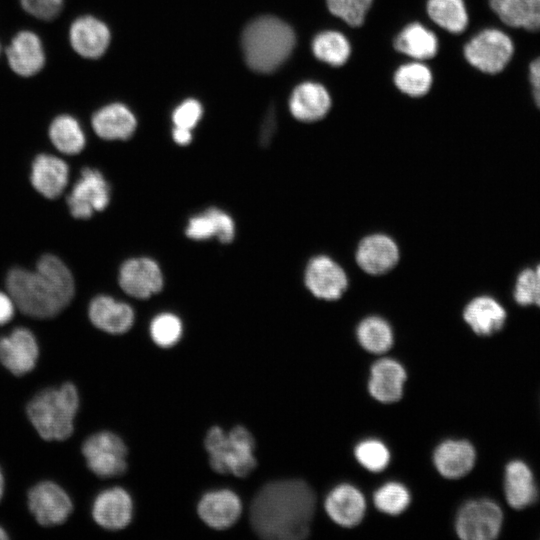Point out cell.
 Listing matches in <instances>:
<instances>
[{"label":"cell","mask_w":540,"mask_h":540,"mask_svg":"<svg viewBox=\"0 0 540 540\" xmlns=\"http://www.w3.org/2000/svg\"><path fill=\"white\" fill-rule=\"evenodd\" d=\"M174 141L179 145H187L192 140L191 130L175 127L172 132Z\"/></svg>","instance_id":"46"},{"label":"cell","mask_w":540,"mask_h":540,"mask_svg":"<svg viewBox=\"0 0 540 540\" xmlns=\"http://www.w3.org/2000/svg\"><path fill=\"white\" fill-rule=\"evenodd\" d=\"M399 259V250L388 236L376 234L364 238L358 246L356 260L369 274L379 275L392 269Z\"/></svg>","instance_id":"24"},{"label":"cell","mask_w":540,"mask_h":540,"mask_svg":"<svg viewBox=\"0 0 540 540\" xmlns=\"http://www.w3.org/2000/svg\"><path fill=\"white\" fill-rule=\"evenodd\" d=\"M357 339L367 351L382 354L393 344V333L390 325L377 316L367 317L357 327Z\"/></svg>","instance_id":"33"},{"label":"cell","mask_w":540,"mask_h":540,"mask_svg":"<svg viewBox=\"0 0 540 540\" xmlns=\"http://www.w3.org/2000/svg\"><path fill=\"white\" fill-rule=\"evenodd\" d=\"M41 357V344L35 332L26 326H15L0 335V367L15 378L35 371Z\"/></svg>","instance_id":"8"},{"label":"cell","mask_w":540,"mask_h":540,"mask_svg":"<svg viewBox=\"0 0 540 540\" xmlns=\"http://www.w3.org/2000/svg\"><path fill=\"white\" fill-rule=\"evenodd\" d=\"M394 82L403 93L418 97L426 94L432 84L429 68L421 63H409L398 68Z\"/></svg>","instance_id":"35"},{"label":"cell","mask_w":540,"mask_h":540,"mask_svg":"<svg viewBox=\"0 0 540 540\" xmlns=\"http://www.w3.org/2000/svg\"><path fill=\"white\" fill-rule=\"evenodd\" d=\"M81 396L72 381L44 386L25 403L26 418L44 442H66L75 433Z\"/></svg>","instance_id":"2"},{"label":"cell","mask_w":540,"mask_h":540,"mask_svg":"<svg viewBox=\"0 0 540 540\" xmlns=\"http://www.w3.org/2000/svg\"><path fill=\"white\" fill-rule=\"evenodd\" d=\"M295 46L293 29L274 16L250 22L242 34V49L248 66L269 73L282 65Z\"/></svg>","instance_id":"4"},{"label":"cell","mask_w":540,"mask_h":540,"mask_svg":"<svg viewBox=\"0 0 540 540\" xmlns=\"http://www.w3.org/2000/svg\"><path fill=\"white\" fill-rule=\"evenodd\" d=\"M324 508L336 524L343 527H353L363 519L366 502L363 494L357 488L349 484H341L328 494Z\"/></svg>","instance_id":"21"},{"label":"cell","mask_w":540,"mask_h":540,"mask_svg":"<svg viewBox=\"0 0 540 540\" xmlns=\"http://www.w3.org/2000/svg\"><path fill=\"white\" fill-rule=\"evenodd\" d=\"M529 81L534 102L540 109V57L534 59L529 65Z\"/></svg>","instance_id":"45"},{"label":"cell","mask_w":540,"mask_h":540,"mask_svg":"<svg viewBox=\"0 0 540 540\" xmlns=\"http://www.w3.org/2000/svg\"><path fill=\"white\" fill-rule=\"evenodd\" d=\"M26 507L33 521L44 530L65 525L75 510L70 492L49 478L41 479L27 489Z\"/></svg>","instance_id":"6"},{"label":"cell","mask_w":540,"mask_h":540,"mask_svg":"<svg viewBox=\"0 0 540 540\" xmlns=\"http://www.w3.org/2000/svg\"><path fill=\"white\" fill-rule=\"evenodd\" d=\"M476 452L466 440H446L439 444L433 454L437 471L445 478L458 479L473 468Z\"/></svg>","instance_id":"23"},{"label":"cell","mask_w":540,"mask_h":540,"mask_svg":"<svg viewBox=\"0 0 540 540\" xmlns=\"http://www.w3.org/2000/svg\"><path fill=\"white\" fill-rule=\"evenodd\" d=\"M314 55L332 66L343 65L350 55V44L346 37L336 31L319 33L312 42Z\"/></svg>","instance_id":"34"},{"label":"cell","mask_w":540,"mask_h":540,"mask_svg":"<svg viewBox=\"0 0 540 540\" xmlns=\"http://www.w3.org/2000/svg\"><path fill=\"white\" fill-rule=\"evenodd\" d=\"M197 511L206 525L223 530L234 525L239 519L242 504L240 498L233 491L215 490L202 496Z\"/></svg>","instance_id":"18"},{"label":"cell","mask_w":540,"mask_h":540,"mask_svg":"<svg viewBox=\"0 0 540 540\" xmlns=\"http://www.w3.org/2000/svg\"><path fill=\"white\" fill-rule=\"evenodd\" d=\"M70 168L61 157L40 153L31 163L29 180L33 189L48 200L59 198L68 186Z\"/></svg>","instance_id":"13"},{"label":"cell","mask_w":540,"mask_h":540,"mask_svg":"<svg viewBox=\"0 0 540 540\" xmlns=\"http://www.w3.org/2000/svg\"><path fill=\"white\" fill-rule=\"evenodd\" d=\"M514 53L511 38L496 28H487L477 33L464 48L466 60L476 69L496 74L510 62Z\"/></svg>","instance_id":"9"},{"label":"cell","mask_w":540,"mask_h":540,"mask_svg":"<svg viewBox=\"0 0 540 540\" xmlns=\"http://www.w3.org/2000/svg\"><path fill=\"white\" fill-rule=\"evenodd\" d=\"M354 455L360 465L372 472L384 470L390 461L388 448L377 439H366L358 443Z\"/></svg>","instance_id":"38"},{"label":"cell","mask_w":540,"mask_h":540,"mask_svg":"<svg viewBox=\"0 0 540 540\" xmlns=\"http://www.w3.org/2000/svg\"><path fill=\"white\" fill-rule=\"evenodd\" d=\"M373 501L378 510L389 515H399L410 503L408 489L397 482L382 485L374 493Z\"/></svg>","instance_id":"37"},{"label":"cell","mask_w":540,"mask_h":540,"mask_svg":"<svg viewBox=\"0 0 540 540\" xmlns=\"http://www.w3.org/2000/svg\"><path fill=\"white\" fill-rule=\"evenodd\" d=\"M65 0H19L22 9L41 21L55 20L63 11Z\"/></svg>","instance_id":"41"},{"label":"cell","mask_w":540,"mask_h":540,"mask_svg":"<svg viewBox=\"0 0 540 540\" xmlns=\"http://www.w3.org/2000/svg\"><path fill=\"white\" fill-rule=\"evenodd\" d=\"M88 318L98 330L119 335L127 332L134 323L132 308L107 295L94 297L88 305Z\"/></svg>","instance_id":"19"},{"label":"cell","mask_w":540,"mask_h":540,"mask_svg":"<svg viewBox=\"0 0 540 540\" xmlns=\"http://www.w3.org/2000/svg\"><path fill=\"white\" fill-rule=\"evenodd\" d=\"M0 54H1V44H0Z\"/></svg>","instance_id":"50"},{"label":"cell","mask_w":540,"mask_h":540,"mask_svg":"<svg viewBox=\"0 0 540 540\" xmlns=\"http://www.w3.org/2000/svg\"><path fill=\"white\" fill-rule=\"evenodd\" d=\"M182 332L181 320L171 313L157 315L150 324L152 340L163 348L174 346L180 340Z\"/></svg>","instance_id":"39"},{"label":"cell","mask_w":540,"mask_h":540,"mask_svg":"<svg viewBox=\"0 0 540 540\" xmlns=\"http://www.w3.org/2000/svg\"><path fill=\"white\" fill-rule=\"evenodd\" d=\"M532 304L540 307V265L534 269L533 287H532Z\"/></svg>","instance_id":"47"},{"label":"cell","mask_w":540,"mask_h":540,"mask_svg":"<svg viewBox=\"0 0 540 540\" xmlns=\"http://www.w3.org/2000/svg\"><path fill=\"white\" fill-rule=\"evenodd\" d=\"M185 234L193 240L217 237L222 243H230L235 235V226L227 213L217 208H209L189 220Z\"/></svg>","instance_id":"28"},{"label":"cell","mask_w":540,"mask_h":540,"mask_svg":"<svg viewBox=\"0 0 540 540\" xmlns=\"http://www.w3.org/2000/svg\"><path fill=\"white\" fill-rule=\"evenodd\" d=\"M204 444L209 464L217 473L246 477L257 465L255 439L243 426H235L229 432L214 426L207 432Z\"/></svg>","instance_id":"5"},{"label":"cell","mask_w":540,"mask_h":540,"mask_svg":"<svg viewBox=\"0 0 540 540\" xmlns=\"http://www.w3.org/2000/svg\"><path fill=\"white\" fill-rule=\"evenodd\" d=\"M9 539H11L9 532L2 524H0V540H9Z\"/></svg>","instance_id":"49"},{"label":"cell","mask_w":540,"mask_h":540,"mask_svg":"<svg viewBox=\"0 0 540 540\" xmlns=\"http://www.w3.org/2000/svg\"><path fill=\"white\" fill-rule=\"evenodd\" d=\"M9 69L21 78L39 74L46 65V51L41 37L23 29L15 33L4 50Z\"/></svg>","instance_id":"12"},{"label":"cell","mask_w":540,"mask_h":540,"mask_svg":"<svg viewBox=\"0 0 540 540\" xmlns=\"http://www.w3.org/2000/svg\"><path fill=\"white\" fill-rule=\"evenodd\" d=\"M48 138L59 153L67 156L81 153L86 146V135L80 122L67 113L58 114L51 120Z\"/></svg>","instance_id":"29"},{"label":"cell","mask_w":540,"mask_h":540,"mask_svg":"<svg viewBox=\"0 0 540 540\" xmlns=\"http://www.w3.org/2000/svg\"><path fill=\"white\" fill-rule=\"evenodd\" d=\"M504 494L507 503L521 510L538 500L539 490L531 468L522 460H511L505 467Z\"/></svg>","instance_id":"22"},{"label":"cell","mask_w":540,"mask_h":540,"mask_svg":"<svg viewBox=\"0 0 540 540\" xmlns=\"http://www.w3.org/2000/svg\"><path fill=\"white\" fill-rule=\"evenodd\" d=\"M119 285L128 295L146 299L162 289L163 275L158 264L152 259H130L120 268Z\"/></svg>","instance_id":"16"},{"label":"cell","mask_w":540,"mask_h":540,"mask_svg":"<svg viewBox=\"0 0 540 540\" xmlns=\"http://www.w3.org/2000/svg\"><path fill=\"white\" fill-rule=\"evenodd\" d=\"M500 20L514 28L540 29V0H489Z\"/></svg>","instance_id":"30"},{"label":"cell","mask_w":540,"mask_h":540,"mask_svg":"<svg viewBox=\"0 0 540 540\" xmlns=\"http://www.w3.org/2000/svg\"><path fill=\"white\" fill-rule=\"evenodd\" d=\"M5 287L17 310L34 320L53 319L72 301L37 269L19 266L10 269L5 278Z\"/></svg>","instance_id":"3"},{"label":"cell","mask_w":540,"mask_h":540,"mask_svg":"<svg viewBox=\"0 0 540 540\" xmlns=\"http://www.w3.org/2000/svg\"><path fill=\"white\" fill-rule=\"evenodd\" d=\"M201 115V104L194 99H189L176 107L172 114V120L175 127L191 130L197 125Z\"/></svg>","instance_id":"42"},{"label":"cell","mask_w":540,"mask_h":540,"mask_svg":"<svg viewBox=\"0 0 540 540\" xmlns=\"http://www.w3.org/2000/svg\"><path fill=\"white\" fill-rule=\"evenodd\" d=\"M399 52L414 59L432 58L438 50V40L433 32L419 23L406 26L394 40Z\"/></svg>","instance_id":"31"},{"label":"cell","mask_w":540,"mask_h":540,"mask_svg":"<svg viewBox=\"0 0 540 540\" xmlns=\"http://www.w3.org/2000/svg\"><path fill=\"white\" fill-rule=\"evenodd\" d=\"M16 311V305L9 293L0 290V328L14 319Z\"/></svg>","instance_id":"44"},{"label":"cell","mask_w":540,"mask_h":540,"mask_svg":"<svg viewBox=\"0 0 540 540\" xmlns=\"http://www.w3.org/2000/svg\"><path fill=\"white\" fill-rule=\"evenodd\" d=\"M315 506V493L303 480L272 481L252 501L251 526L263 539L300 540L310 533Z\"/></svg>","instance_id":"1"},{"label":"cell","mask_w":540,"mask_h":540,"mask_svg":"<svg viewBox=\"0 0 540 540\" xmlns=\"http://www.w3.org/2000/svg\"><path fill=\"white\" fill-rule=\"evenodd\" d=\"M372 0H327L330 12L353 27L360 26L371 6Z\"/></svg>","instance_id":"40"},{"label":"cell","mask_w":540,"mask_h":540,"mask_svg":"<svg viewBox=\"0 0 540 540\" xmlns=\"http://www.w3.org/2000/svg\"><path fill=\"white\" fill-rule=\"evenodd\" d=\"M533 275L534 269L526 268L517 277L513 296L521 306L532 305Z\"/></svg>","instance_id":"43"},{"label":"cell","mask_w":540,"mask_h":540,"mask_svg":"<svg viewBox=\"0 0 540 540\" xmlns=\"http://www.w3.org/2000/svg\"><path fill=\"white\" fill-rule=\"evenodd\" d=\"M35 269L46 275L66 296L73 300L75 295L74 277L61 258L50 253L44 254L38 259Z\"/></svg>","instance_id":"36"},{"label":"cell","mask_w":540,"mask_h":540,"mask_svg":"<svg viewBox=\"0 0 540 540\" xmlns=\"http://www.w3.org/2000/svg\"><path fill=\"white\" fill-rule=\"evenodd\" d=\"M91 126L95 134L104 140H126L135 131L136 119L126 106L111 103L92 115Z\"/></svg>","instance_id":"25"},{"label":"cell","mask_w":540,"mask_h":540,"mask_svg":"<svg viewBox=\"0 0 540 540\" xmlns=\"http://www.w3.org/2000/svg\"><path fill=\"white\" fill-rule=\"evenodd\" d=\"M405 381L403 366L393 359L382 358L371 367L368 390L377 401L393 403L402 397Z\"/></svg>","instance_id":"20"},{"label":"cell","mask_w":540,"mask_h":540,"mask_svg":"<svg viewBox=\"0 0 540 540\" xmlns=\"http://www.w3.org/2000/svg\"><path fill=\"white\" fill-rule=\"evenodd\" d=\"M90 512L99 527L110 531L121 530L132 519V499L123 488H108L95 496Z\"/></svg>","instance_id":"15"},{"label":"cell","mask_w":540,"mask_h":540,"mask_svg":"<svg viewBox=\"0 0 540 540\" xmlns=\"http://www.w3.org/2000/svg\"><path fill=\"white\" fill-rule=\"evenodd\" d=\"M110 202V187L103 174L91 167L81 170L80 176L66 197L70 215L86 220L103 211Z\"/></svg>","instance_id":"11"},{"label":"cell","mask_w":540,"mask_h":540,"mask_svg":"<svg viewBox=\"0 0 540 540\" xmlns=\"http://www.w3.org/2000/svg\"><path fill=\"white\" fill-rule=\"evenodd\" d=\"M503 512L490 499H476L466 502L458 511L455 529L464 540H492L502 528Z\"/></svg>","instance_id":"10"},{"label":"cell","mask_w":540,"mask_h":540,"mask_svg":"<svg viewBox=\"0 0 540 540\" xmlns=\"http://www.w3.org/2000/svg\"><path fill=\"white\" fill-rule=\"evenodd\" d=\"M111 34L107 25L91 15H82L72 21L68 40L72 50L85 59L101 57L110 44Z\"/></svg>","instance_id":"14"},{"label":"cell","mask_w":540,"mask_h":540,"mask_svg":"<svg viewBox=\"0 0 540 540\" xmlns=\"http://www.w3.org/2000/svg\"><path fill=\"white\" fill-rule=\"evenodd\" d=\"M80 452L86 468L99 478L117 477L127 470V447L120 436L111 431H98L87 436Z\"/></svg>","instance_id":"7"},{"label":"cell","mask_w":540,"mask_h":540,"mask_svg":"<svg viewBox=\"0 0 540 540\" xmlns=\"http://www.w3.org/2000/svg\"><path fill=\"white\" fill-rule=\"evenodd\" d=\"M430 18L451 33L463 32L468 24V14L463 0H428Z\"/></svg>","instance_id":"32"},{"label":"cell","mask_w":540,"mask_h":540,"mask_svg":"<svg viewBox=\"0 0 540 540\" xmlns=\"http://www.w3.org/2000/svg\"><path fill=\"white\" fill-rule=\"evenodd\" d=\"M6 484H7L6 475L2 466L0 465V503L2 502L5 496Z\"/></svg>","instance_id":"48"},{"label":"cell","mask_w":540,"mask_h":540,"mask_svg":"<svg viewBox=\"0 0 540 540\" xmlns=\"http://www.w3.org/2000/svg\"><path fill=\"white\" fill-rule=\"evenodd\" d=\"M330 106L328 91L321 84L314 82L298 85L289 101L292 115L303 122L320 120L328 113Z\"/></svg>","instance_id":"26"},{"label":"cell","mask_w":540,"mask_h":540,"mask_svg":"<svg viewBox=\"0 0 540 540\" xmlns=\"http://www.w3.org/2000/svg\"><path fill=\"white\" fill-rule=\"evenodd\" d=\"M305 284L318 298L336 300L347 287V277L343 269L327 256H317L310 260L305 271Z\"/></svg>","instance_id":"17"},{"label":"cell","mask_w":540,"mask_h":540,"mask_svg":"<svg viewBox=\"0 0 540 540\" xmlns=\"http://www.w3.org/2000/svg\"><path fill=\"white\" fill-rule=\"evenodd\" d=\"M463 317L477 335L490 336L504 326L506 311L494 298L480 296L469 302Z\"/></svg>","instance_id":"27"}]
</instances>
